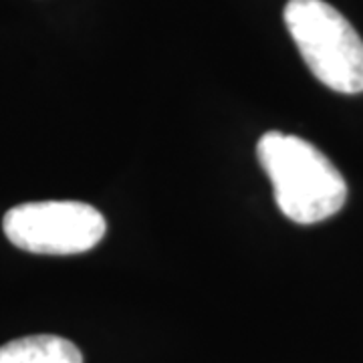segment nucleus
I'll return each mask as SVG.
<instances>
[{
  "mask_svg": "<svg viewBox=\"0 0 363 363\" xmlns=\"http://www.w3.org/2000/svg\"><path fill=\"white\" fill-rule=\"evenodd\" d=\"M0 363H83L75 343L57 335H30L0 347Z\"/></svg>",
  "mask_w": 363,
  "mask_h": 363,
  "instance_id": "20e7f679",
  "label": "nucleus"
},
{
  "mask_svg": "<svg viewBox=\"0 0 363 363\" xmlns=\"http://www.w3.org/2000/svg\"><path fill=\"white\" fill-rule=\"evenodd\" d=\"M2 230L14 247L35 255H81L101 242L107 222L97 208L75 200L26 202L11 208Z\"/></svg>",
  "mask_w": 363,
  "mask_h": 363,
  "instance_id": "7ed1b4c3",
  "label": "nucleus"
},
{
  "mask_svg": "<svg viewBox=\"0 0 363 363\" xmlns=\"http://www.w3.org/2000/svg\"><path fill=\"white\" fill-rule=\"evenodd\" d=\"M285 25L311 73L329 89L363 91V40L351 23L325 0H289Z\"/></svg>",
  "mask_w": 363,
  "mask_h": 363,
  "instance_id": "f03ea898",
  "label": "nucleus"
},
{
  "mask_svg": "<svg viewBox=\"0 0 363 363\" xmlns=\"http://www.w3.org/2000/svg\"><path fill=\"white\" fill-rule=\"evenodd\" d=\"M257 154L286 218L315 224L335 216L345 204L347 184L341 172L311 142L267 131L257 143Z\"/></svg>",
  "mask_w": 363,
  "mask_h": 363,
  "instance_id": "f257e3e1",
  "label": "nucleus"
}]
</instances>
